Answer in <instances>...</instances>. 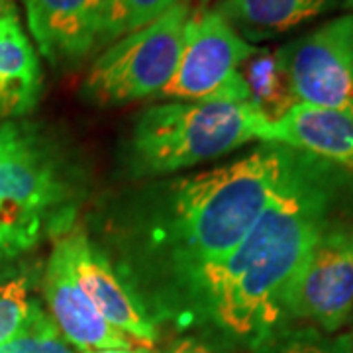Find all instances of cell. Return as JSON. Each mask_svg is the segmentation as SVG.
Listing matches in <instances>:
<instances>
[{"mask_svg":"<svg viewBox=\"0 0 353 353\" xmlns=\"http://www.w3.org/2000/svg\"><path fill=\"white\" fill-rule=\"evenodd\" d=\"M290 153L263 143L234 163L134 190L106 210L101 250L153 320L173 318L192 283L250 234Z\"/></svg>","mask_w":353,"mask_h":353,"instance_id":"cell-1","label":"cell"},{"mask_svg":"<svg viewBox=\"0 0 353 353\" xmlns=\"http://www.w3.org/2000/svg\"><path fill=\"white\" fill-rule=\"evenodd\" d=\"M352 216L353 173L292 150L250 234L192 283L173 318L204 322L253 350L287 324V294L316 241Z\"/></svg>","mask_w":353,"mask_h":353,"instance_id":"cell-2","label":"cell"},{"mask_svg":"<svg viewBox=\"0 0 353 353\" xmlns=\"http://www.w3.org/2000/svg\"><path fill=\"white\" fill-rule=\"evenodd\" d=\"M265 124L250 102H163L138 116L124 165L136 179L171 175L259 139Z\"/></svg>","mask_w":353,"mask_h":353,"instance_id":"cell-3","label":"cell"},{"mask_svg":"<svg viewBox=\"0 0 353 353\" xmlns=\"http://www.w3.org/2000/svg\"><path fill=\"white\" fill-rule=\"evenodd\" d=\"M81 196V175L38 128L0 161V263L73 230Z\"/></svg>","mask_w":353,"mask_h":353,"instance_id":"cell-4","label":"cell"},{"mask_svg":"<svg viewBox=\"0 0 353 353\" xmlns=\"http://www.w3.org/2000/svg\"><path fill=\"white\" fill-rule=\"evenodd\" d=\"M190 14L187 0L176 2L152 24L106 46L88 69L83 99L114 106L157 97L175 75Z\"/></svg>","mask_w":353,"mask_h":353,"instance_id":"cell-5","label":"cell"},{"mask_svg":"<svg viewBox=\"0 0 353 353\" xmlns=\"http://www.w3.org/2000/svg\"><path fill=\"white\" fill-rule=\"evenodd\" d=\"M255 51L214 8L192 10L175 75L157 99L171 102H250L241 65Z\"/></svg>","mask_w":353,"mask_h":353,"instance_id":"cell-6","label":"cell"},{"mask_svg":"<svg viewBox=\"0 0 353 353\" xmlns=\"http://www.w3.org/2000/svg\"><path fill=\"white\" fill-rule=\"evenodd\" d=\"M353 312V216L332 226L316 241L312 252L290 285L285 320H303L336 334Z\"/></svg>","mask_w":353,"mask_h":353,"instance_id":"cell-7","label":"cell"},{"mask_svg":"<svg viewBox=\"0 0 353 353\" xmlns=\"http://www.w3.org/2000/svg\"><path fill=\"white\" fill-rule=\"evenodd\" d=\"M279 53L296 101L353 114V14L292 39Z\"/></svg>","mask_w":353,"mask_h":353,"instance_id":"cell-8","label":"cell"},{"mask_svg":"<svg viewBox=\"0 0 353 353\" xmlns=\"http://www.w3.org/2000/svg\"><path fill=\"white\" fill-rule=\"evenodd\" d=\"M57 241L63 248L79 287L106 322L143 347H153L157 341L155 320L138 294L120 277L101 245L90 240L83 230H69Z\"/></svg>","mask_w":353,"mask_h":353,"instance_id":"cell-9","label":"cell"},{"mask_svg":"<svg viewBox=\"0 0 353 353\" xmlns=\"http://www.w3.org/2000/svg\"><path fill=\"white\" fill-rule=\"evenodd\" d=\"M41 287L51 320L71 347L83 353L132 347L130 338L106 322V318L79 287L59 241H55L46 263Z\"/></svg>","mask_w":353,"mask_h":353,"instance_id":"cell-10","label":"cell"},{"mask_svg":"<svg viewBox=\"0 0 353 353\" xmlns=\"http://www.w3.org/2000/svg\"><path fill=\"white\" fill-rule=\"evenodd\" d=\"M39 55L55 69H75L101 48L97 0H22Z\"/></svg>","mask_w":353,"mask_h":353,"instance_id":"cell-11","label":"cell"},{"mask_svg":"<svg viewBox=\"0 0 353 353\" xmlns=\"http://www.w3.org/2000/svg\"><path fill=\"white\" fill-rule=\"evenodd\" d=\"M263 143L308 153L353 173V114L299 102L259 132Z\"/></svg>","mask_w":353,"mask_h":353,"instance_id":"cell-12","label":"cell"},{"mask_svg":"<svg viewBox=\"0 0 353 353\" xmlns=\"http://www.w3.org/2000/svg\"><path fill=\"white\" fill-rule=\"evenodd\" d=\"M41 92L43 71L38 51L12 8L0 16V122L32 112Z\"/></svg>","mask_w":353,"mask_h":353,"instance_id":"cell-13","label":"cell"},{"mask_svg":"<svg viewBox=\"0 0 353 353\" xmlns=\"http://www.w3.org/2000/svg\"><path fill=\"white\" fill-rule=\"evenodd\" d=\"M338 6L340 0H220L214 10L253 46L289 34Z\"/></svg>","mask_w":353,"mask_h":353,"instance_id":"cell-14","label":"cell"},{"mask_svg":"<svg viewBox=\"0 0 353 353\" xmlns=\"http://www.w3.org/2000/svg\"><path fill=\"white\" fill-rule=\"evenodd\" d=\"M240 71L250 92V104L267 122H277L294 104H299L279 50L255 48Z\"/></svg>","mask_w":353,"mask_h":353,"instance_id":"cell-15","label":"cell"},{"mask_svg":"<svg viewBox=\"0 0 353 353\" xmlns=\"http://www.w3.org/2000/svg\"><path fill=\"white\" fill-rule=\"evenodd\" d=\"M38 269L22 265L0 271V345L14 338L32 312Z\"/></svg>","mask_w":353,"mask_h":353,"instance_id":"cell-16","label":"cell"},{"mask_svg":"<svg viewBox=\"0 0 353 353\" xmlns=\"http://www.w3.org/2000/svg\"><path fill=\"white\" fill-rule=\"evenodd\" d=\"M253 353H353V334H328L314 326H281Z\"/></svg>","mask_w":353,"mask_h":353,"instance_id":"cell-17","label":"cell"},{"mask_svg":"<svg viewBox=\"0 0 353 353\" xmlns=\"http://www.w3.org/2000/svg\"><path fill=\"white\" fill-rule=\"evenodd\" d=\"M0 353H75L71 343L61 336L51 316L34 303L32 312L20 332L0 345Z\"/></svg>","mask_w":353,"mask_h":353,"instance_id":"cell-18","label":"cell"},{"mask_svg":"<svg viewBox=\"0 0 353 353\" xmlns=\"http://www.w3.org/2000/svg\"><path fill=\"white\" fill-rule=\"evenodd\" d=\"M176 2L183 0H112L101 46H110L130 32L152 24L161 14L173 8Z\"/></svg>","mask_w":353,"mask_h":353,"instance_id":"cell-19","label":"cell"},{"mask_svg":"<svg viewBox=\"0 0 353 353\" xmlns=\"http://www.w3.org/2000/svg\"><path fill=\"white\" fill-rule=\"evenodd\" d=\"M38 132V126L32 122H18V120H4L0 122V161L24 145L28 139Z\"/></svg>","mask_w":353,"mask_h":353,"instance_id":"cell-20","label":"cell"},{"mask_svg":"<svg viewBox=\"0 0 353 353\" xmlns=\"http://www.w3.org/2000/svg\"><path fill=\"white\" fill-rule=\"evenodd\" d=\"M163 353H226L220 347H216L212 343H208L202 338H194V336H183L176 338L175 341L169 343V347Z\"/></svg>","mask_w":353,"mask_h":353,"instance_id":"cell-21","label":"cell"},{"mask_svg":"<svg viewBox=\"0 0 353 353\" xmlns=\"http://www.w3.org/2000/svg\"><path fill=\"white\" fill-rule=\"evenodd\" d=\"M110 6H112V0H97V8H99V18H101V39L104 34V28L108 22V14H110Z\"/></svg>","mask_w":353,"mask_h":353,"instance_id":"cell-22","label":"cell"},{"mask_svg":"<svg viewBox=\"0 0 353 353\" xmlns=\"http://www.w3.org/2000/svg\"><path fill=\"white\" fill-rule=\"evenodd\" d=\"M85 353H152L150 350H136V347H128V350H99V352H85Z\"/></svg>","mask_w":353,"mask_h":353,"instance_id":"cell-23","label":"cell"},{"mask_svg":"<svg viewBox=\"0 0 353 353\" xmlns=\"http://www.w3.org/2000/svg\"><path fill=\"white\" fill-rule=\"evenodd\" d=\"M12 8H16L14 0H0V16L4 12H8V10H12Z\"/></svg>","mask_w":353,"mask_h":353,"instance_id":"cell-24","label":"cell"},{"mask_svg":"<svg viewBox=\"0 0 353 353\" xmlns=\"http://www.w3.org/2000/svg\"><path fill=\"white\" fill-rule=\"evenodd\" d=\"M341 4H343V8H347V10H353V0H343Z\"/></svg>","mask_w":353,"mask_h":353,"instance_id":"cell-25","label":"cell"},{"mask_svg":"<svg viewBox=\"0 0 353 353\" xmlns=\"http://www.w3.org/2000/svg\"><path fill=\"white\" fill-rule=\"evenodd\" d=\"M199 2H208V0H199Z\"/></svg>","mask_w":353,"mask_h":353,"instance_id":"cell-26","label":"cell"}]
</instances>
